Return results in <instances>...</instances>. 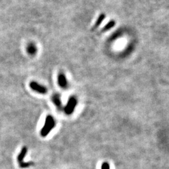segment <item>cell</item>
Wrapping results in <instances>:
<instances>
[{
  "label": "cell",
  "mask_w": 169,
  "mask_h": 169,
  "mask_svg": "<svg viewBox=\"0 0 169 169\" xmlns=\"http://www.w3.org/2000/svg\"><path fill=\"white\" fill-rule=\"evenodd\" d=\"M27 152H28L27 148L26 147H24L22 149L21 152H20V153H19V155L18 156V163H19L20 166H21L23 163V160L25 156H26Z\"/></svg>",
  "instance_id": "obj_5"
},
{
  "label": "cell",
  "mask_w": 169,
  "mask_h": 169,
  "mask_svg": "<svg viewBox=\"0 0 169 169\" xmlns=\"http://www.w3.org/2000/svg\"><path fill=\"white\" fill-rule=\"evenodd\" d=\"M105 14H100V16H99V18L97 19L96 22H95V24H94L93 29H96V28H98V27L100 26V24L102 23V22L104 21V19H105Z\"/></svg>",
  "instance_id": "obj_8"
},
{
  "label": "cell",
  "mask_w": 169,
  "mask_h": 169,
  "mask_svg": "<svg viewBox=\"0 0 169 169\" xmlns=\"http://www.w3.org/2000/svg\"><path fill=\"white\" fill-rule=\"evenodd\" d=\"M115 24V22L114 21V20H111V21H110L109 23H108L105 25V27L103 28L102 31H103L104 32H106V31H108L114 27Z\"/></svg>",
  "instance_id": "obj_9"
},
{
  "label": "cell",
  "mask_w": 169,
  "mask_h": 169,
  "mask_svg": "<svg viewBox=\"0 0 169 169\" xmlns=\"http://www.w3.org/2000/svg\"><path fill=\"white\" fill-rule=\"evenodd\" d=\"M101 169H110V166L109 165V163H103V165L101 166Z\"/></svg>",
  "instance_id": "obj_10"
},
{
  "label": "cell",
  "mask_w": 169,
  "mask_h": 169,
  "mask_svg": "<svg viewBox=\"0 0 169 169\" xmlns=\"http://www.w3.org/2000/svg\"><path fill=\"white\" fill-rule=\"evenodd\" d=\"M52 100L53 102L54 103V104L58 107V108H60L61 106V99H60V96L58 94H55L53 96V98H52Z\"/></svg>",
  "instance_id": "obj_7"
},
{
  "label": "cell",
  "mask_w": 169,
  "mask_h": 169,
  "mask_svg": "<svg viewBox=\"0 0 169 169\" xmlns=\"http://www.w3.org/2000/svg\"><path fill=\"white\" fill-rule=\"evenodd\" d=\"M27 52L30 55H35L37 52V48L33 43H30L28 45L27 48Z\"/></svg>",
  "instance_id": "obj_6"
},
{
  "label": "cell",
  "mask_w": 169,
  "mask_h": 169,
  "mask_svg": "<svg viewBox=\"0 0 169 169\" xmlns=\"http://www.w3.org/2000/svg\"><path fill=\"white\" fill-rule=\"evenodd\" d=\"M77 104V101L75 97H71L69 99L67 104L65 108V112L66 114L70 115L72 114Z\"/></svg>",
  "instance_id": "obj_2"
},
{
  "label": "cell",
  "mask_w": 169,
  "mask_h": 169,
  "mask_svg": "<svg viewBox=\"0 0 169 169\" xmlns=\"http://www.w3.org/2000/svg\"><path fill=\"white\" fill-rule=\"evenodd\" d=\"M58 83L61 88H65L67 86V80L63 73H60L58 75Z\"/></svg>",
  "instance_id": "obj_4"
},
{
  "label": "cell",
  "mask_w": 169,
  "mask_h": 169,
  "mask_svg": "<svg viewBox=\"0 0 169 169\" xmlns=\"http://www.w3.org/2000/svg\"><path fill=\"white\" fill-rule=\"evenodd\" d=\"M29 86L33 90L38 92V93H39L45 94L47 93V91H48L47 88H46L45 86L38 83L37 82H36V81H32V82L29 83Z\"/></svg>",
  "instance_id": "obj_3"
},
{
  "label": "cell",
  "mask_w": 169,
  "mask_h": 169,
  "mask_svg": "<svg viewBox=\"0 0 169 169\" xmlns=\"http://www.w3.org/2000/svg\"><path fill=\"white\" fill-rule=\"evenodd\" d=\"M55 126V121L52 115H48L46 118L45 124L41 130L40 134L43 137H47Z\"/></svg>",
  "instance_id": "obj_1"
}]
</instances>
